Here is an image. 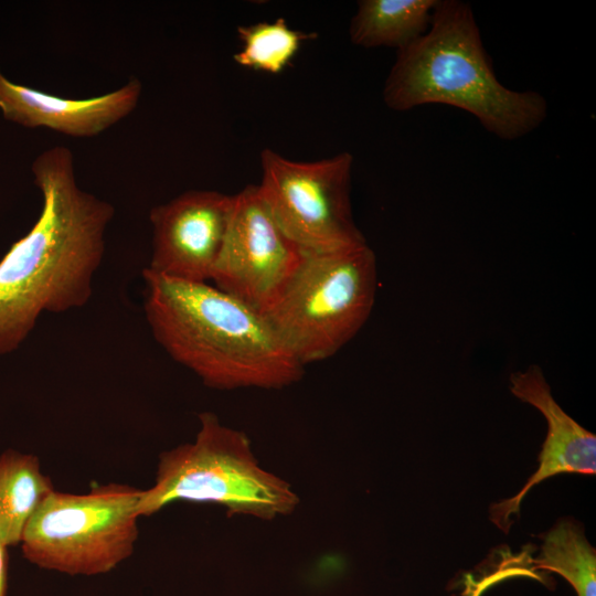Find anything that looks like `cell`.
Instances as JSON below:
<instances>
[{
	"mask_svg": "<svg viewBox=\"0 0 596 596\" xmlns=\"http://www.w3.org/2000/svg\"><path fill=\"white\" fill-rule=\"evenodd\" d=\"M31 170L42 207L0 260V355L15 351L44 312L88 302L115 214L109 202L79 187L67 147L42 151Z\"/></svg>",
	"mask_w": 596,
	"mask_h": 596,
	"instance_id": "obj_1",
	"label": "cell"
},
{
	"mask_svg": "<svg viewBox=\"0 0 596 596\" xmlns=\"http://www.w3.org/2000/svg\"><path fill=\"white\" fill-rule=\"evenodd\" d=\"M143 311L157 343L205 386L283 389L305 370L266 317L206 283L142 270Z\"/></svg>",
	"mask_w": 596,
	"mask_h": 596,
	"instance_id": "obj_2",
	"label": "cell"
},
{
	"mask_svg": "<svg viewBox=\"0 0 596 596\" xmlns=\"http://www.w3.org/2000/svg\"><path fill=\"white\" fill-rule=\"evenodd\" d=\"M383 100L397 111L426 104L454 106L505 140L528 135L547 115L542 95L511 91L499 82L472 10L459 0H437L426 33L397 51Z\"/></svg>",
	"mask_w": 596,
	"mask_h": 596,
	"instance_id": "obj_3",
	"label": "cell"
},
{
	"mask_svg": "<svg viewBox=\"0 0 596 596\" xmlns=\"http://www.w3.org/2000/svg\"><path fill=\"white\" fill-rule=\"evenodd\" d=\"M194 441L160 454L153 486L140 492L139 517L177 501L215 503L230 515L263 520L296 509L298 496L287 481L258 465L245 433L223 425L211 412L201 413Z\"/></svg>",
	"mask_w": 596,
	"mask_h": 596,
	"instance_id": "obj_4",
	"label": "cell"
},
{
	"mask_svg": "<svg viewBox=\"0 0 596 596\" xmlns=\"http://www.w3.org/2000/svg\"><path fill=\"white\" fill-rule=\"evenodd\" d=\"M376 258L364 243L302 252L276 300L263 313L302 365L338 353L369 319L376 292Z\"/></svg>",
	"mask_w": 596,
	"mask_h": 596,
	"instance_id": "obj_5",
	"label": "cell"
},
{
	"mask_svg": "<svg viewBox=\"0 0 596 596\" xmlns=\"http://www.w3.org/2000/svg\"><path fill=\"white\" fill-rule=\"evenodd\" d=\"M140 492L120 483L99 485L82 494L54 490L24 528L23 556L68 575L113 571L134 553Z\"/></svg>",
	"mask_w": 596,
	"mask_h": 596,
	"instance_id": "obj_6",
	"label": "cell"
},
{
	"mask_svg": "<svg viewBox=\"0 0 596 596\" xmlns=\"http://www.w3.org/2000/svg\"><path fill=\"white\" fill-rule=\"evenodd\" d=\"M352 167L349 152L294 161L272 149L262 151L260 196L283 232L302 252L365 242L352 215Z\"/></svg>",
	"mask_w": 596,
	"mask_h": 596,
	"instance_id": "obj_7",
	"label": "cell"
},
{
	"mask_svg": "<svg viewBox=\"0 0 596 596\" xmlns=\"http://www.w3.org/2000/svg\"><path fill=\"white\" fill-rule=\"evenodd\" d=\"M302 251L283 232L257 185L233 195L224 240L211 280L264 313L296 270Z\"/></svg>",
	"mask_w": 596,
	"mask_h": 596,
	"instance_id": "obj_8",
	"label": "cell"
},
{
	"mask_svg": "<svg viewBox=\"0 0 596 596\" xmlns=\"http://www.w3.org/2000/svg\"><path fill=\"white\" fill-rule=\"evenodd\" d=\"M233 195L189 190L150 210L152 230L148 270L166 277L206 283L219 256Z\"/></svg>",
	"mask_w": 596,
	"mask_h": 596,
	"instance_id": "obj_9",
	"label": "cell"
},
{
	"mask_svg": "<svg viewBox=\"0 0 596 596\" xmlns=\"http://www.w3.org/2000/svg\"><path fill=\"white\" fill-rule=\"evenodd\" d=\"M511 393L542 413L547 434L539 455V468L512 498L490 505V520L508 533L520 504L538 483L558 473L595 475L596 437L568 416L554 400L540 366L531 365L510 376Z\"/></svg>",
	"mask_w": 596,
	"mask_h": 596,
	"instance_id": "obj_10",
	"label": "cell"
},
{
	"mask_svg": "<svg viewBox=\"0 0 596 596\" xmlns=\"http://www.w3.org/2000/svg\"><path fill=\"white\" fill-rule=\"evenodd\" d=\"M142 85L131 78L123 86L88 98H68L17 84L0 71V111L26 128H46L73 138L96 137L130 115Z\"/></svg>",
	"mask_w": 596,
	"mask_h": 596,
	"instance_id": "obj_11",
	"label": "cell"
},
{
	"mask_svg": "<svg viewBox=\"0 0 596 596\" xmlns=\"http://www.w3.org/2000/svg\"><path fill=\"white\" fill-rule=\"evenodd\" d=\"M437 0H362L351 19L353 44L397 51L426 33Z\"/></svg>",
	"mask_w": 596,
	"mask_h": 596,
	"instance_id": "obj_12",
	"label": "cell"
},
{
	"mask_svg": "<svg viewBox=\"0 0 596 596\" xmlns=\"http://www.w3.org/2000/svg\"><path fill=\"white\" fill-rule=\"evenodd\" d=\"M55 489L32 454L8 449L0 455V539L20 545L30 518Z\"/></svg>",
	"mask_w": 596,
	"mask_h": 596,
	"instance_id": "obj_13",
	"label": "cell"
},
{
	"mask_svg": "<svg viewBox=\"0 0 596 596\" xmlns=\"http://www.w3.org/2000/svg\"><path fill=\"white\" fill-rule=\"evenodd\" d=\"M534 563L564 577L577 596H596V552L574 520H561L544 534Z\"/></svg>",
	"mask_w": 596,
	"mask_h": 596,
	"instance_id": "obj_14",
	"label": "cell"
},
{
	"mask_svg": "<svg viewBox=\"0 0 596 596\" xmlns=\"http://www.w3.org/2000/svg\"><path fill=\"white\" fill-rule=\"evenodd\" d=\"M237 35L242 47L234 54V61L243 67L270 74L281 73L301 44L317 38L316 33L289 28L283 18L273 22L241 25L237 28Z\"/></svg>",
	"mask_w": 596,
	"mask_h": 596,
	"instance_id": "obj_15",
	"label": "cell"
},
{
	"mask_svg": "<svg viewBox=\"0 0 596 596\" xmlns=\"http://www.w3.org/2000/svg\"><path fill=\"white\" fill-rule=\"evenodd\" d=\"M8 546L0 539V596H7L8 590Z\"/></svg>",
	"mask_w": 596,
	"mask_h": 596,
	"instance_id": "obj_16",
	"label": "cell"
}]
</instances>
